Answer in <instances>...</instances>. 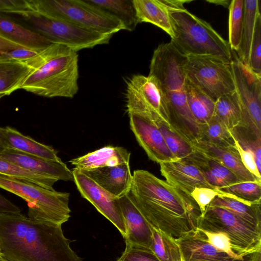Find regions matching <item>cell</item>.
<instances>
[{
    "instance_id": "6da1fadb",
    "label": "cell",
    "mask_w": 261,
    "mask_h": 261,
    "mask_svg": "<svg viewBox=\"0 0 261 261\" xmlns=\"http://www.w3.org/2000/svg\"><path fill=\"white\" fill-rule=\"evenodd\" d=\"M129 192L150 226L175 240L198 228L202 214L192 198L149 171H134Z\"/></svg>"
},
{
    "instance_id": "7a4b0ae2",
    "label": "cell",
    "mask_w": 261,
    "mask_h": 261,
    "mask_svg": "<svg viewBox=\"0 0 261 261\" xmlns=\"http://www.w3.org/2000/svg\"><path fill=\"white\" fill-rule=\"evenodd\" d=\"M61 224L19 213L0 215V255L7 261H83Z\"/></svg>"
},
{
    "instance_id": "3957f363",
    "label": "cell",
    "mask_w": 261,
    "mask_h": 261,
    "mask_svg": "<svg viewBox=\"0 0 261 261\" xmlns=\"http://www.w3.org/2000/svg\"><path fill=\"white\" fill-rule=\"evenodd\" d=\"M187 56L170 41L158 45L153 51L148 75L161 88L169 113L171 130L189 144L199 139L200 126L187 102L184 66Z\"/></svg>"
},
{
    "instance_id": "277c9868",
    "label": "cell",
    "mask_w": 261,
    "mask_h": 261,
    "mask_svg": "<svg viewBox=\"0 0 261 261\" xmlns=\"http://www.w3.org/2000/svg\"><path fill=\"white\" fill-rule=\"evenodd\" d=\"M22 63L31 70L20 89L45 97L72 98L77 93L79 65L76 51L52 43Z\"/></svg>"
},
{
    "instance_id": "5b68a950",
    "label": "cell",
    "mask_w": 261,
    "mask_h": 261,
    "mask_svg": "<svg viewBox=\"0 0 261 261\" xmlns=\"http://www.w3.org/2000/svg\"><path fill=\"white\" fill-rule=\"evenodd\" d=\"M174 37L171 42L187 56H210L231 62L228 42L210 25L185 8L168 7Z\"/></svg>"
},
{
    "instance_id": "8992f818",
    "label": "cell",
    "mask_w": 261,
    "mask_h": 261,
    "mask_svg": "<svg viewBox=\"0 0 261 261\" xmlns=\"http://www.w3.org/2000/svg\"><path fill=\"white\" fill-rule=\"evenodd\" d=\"M7 14L51 43L60 44L76 52L107 44L113 35L50 18L34 11Z\"/></svg>"
},
{
    "instance_id": "52a82bcc",
    "label": "cell",
    "mask_w": 261,
    "mask_h": 261,
    "mask_svg": "<svg viewBox=\"0 0 261 261\" xmlns=\"http://www.w3.org/2000/svg\"><path fill=\"white\" fill-rule=\"evenodd\" d=\"M32 11L77 26L113 35L124 30L122 23L86 0H28Z\"/></svg>"
},
{
    "instance_id": "ba28073f",
    "label": "cell",
    "mask_w": 261,
    "mask_h": 261,
    "mask_svg": "<svg viewBox=\"0 0 261 261\" xmlns=\"http://www.w3.org/2000/svg\"><path fill=\"white\" fill-rule=\"evenodd\" d=\"M0 188L28 204V217L62 224L70 217V194L45 189L35 184L0 174Z\"/></svg>"
},
{
    "instance_id": "9c48e42d",
    "label": "cell",
    "mask_w": 261,
    "mask_h": 261,
    "mask_svg": "<svg viewBox=\"0 0 261 261\" xmlns=\"http://www.w3.org/2000/svg\"><path fill=\"white\" fill-rule=\"evenodd\" d=\"M231 66L241 113V122L234 130L248 137L261 140V76L240 61Z\"/></svg>"
},
{
    "instance_id": "30bf717a",
    "label": "cell",
    "mask_w": 261,
    "mask_h": 261,
    "mask_svg": "<svg viewBox=\"0 0 261 261\" xmlns=\"http://www.w3.org/2000/svg\"><path fill=\"white\" fill-rule=\"evenodd\" d=\"M186 78L214 101L235 91L231 62L210 56H187Z\"/></svg>"
},
{
    "instance_id": "8fae6325",
    "label": "cell",
    "mask_w": 261,
    "mask_h": 261,
    "mask_svg": "<svg viewBox=\"0 0 261 261\" xmlns=\"http://www.w3.org/2000/svg\"><path fill=\"white\" fill-rule=\"evenodd\" d=\"M198 228L225 233L233 246L245 254L260 252L261 229L222 208L207 205L199 219Z\"/></svg>"
},
{
    "instance_id": "7c38bea8",
    "label": "cell",
    "mask_w": 261,
    "mask_h": 261,
    "mask_svg": "<svg viewBox=\"0 0 261 261\" xmlns=\"http://www.w3.org/2000/svg\"><path fill=\"white\" fill-rule=\"evenodd\" d=\"M125 97L127 113L139 114L153 121L156 125L163 124L170 128L167 107L153 77L133 75L127 82Z\"/></svg>"
},
{
    "instance_id": "4fadbf2b",
    "label": "cell",
    "mask_w": 261,
    "mask_h": 261,
    "mask_svg": "<svg viewBox=\"0 0 261 261\" xmlns=\"http://www.w3.org/2000/svg\"><path fill=\"white\" fill-rule=\"evenodd\" d=\"M72 172L73 181L82 196L109 220L124 238L126 231L118 198L100 187L82 170L74 168Z\"/></svg>"
},
{
    "instance_id": "5bb4252c",
    "label": "cell",
    "mask_w": 261,
    "mask_h": 261,
    "mask_svg": "<svg viewBox=\"0 0 261 261\" xmlns=\"http://www.w3.org/2000/svg\"><path fill=\"white\" fill-rule=\"evenodd\" d=\"M129 124L139 145L148 158L160 164L173 159L156 124L147 117L128 112Z\"/></svg>"
},
{
    "instance_id": "9a60e30c",
    "label": "cell",
    "mask_w": 261,
    "mask_h": 261,
    "mask_svg": "<svg viewBox=\"0 0 261 261\" xmlns=\"http://www.w3.org/2000/svg\"><path fill=\"white\" fill-rule=\"evenodd\" d=\"M159 164L166 181L190 198L196 187L216 189L207 181L201 171L187 160L172 159Z\"/></svg>"
},
{
    "instance_id": "2e32d148",
    "label": "cell",
    "mask_w": 261,
    "mask_h": 261,
    "mask_svg": "<svg viewBox=\"0 0 261 261\" xmlns=\"http://www.w3.org/2000/svg\"><path fill=\"white\" fill-rule=\"evenodd\" d=\"M0 158L32 172L64 181H73L71 171L61 160H51L6 148Z\"/></svg>"
},
{
    "instance_id": "e0dca14e",
    "label": "cell",
    "mask_w": 261,
    "mask_h": 261,
    "mask_svg": "<svg viewBox=\"0 0 261 261\" xmlns=\"http://www.w3.org/2000/svg\"><path fill=\"white\" fill-rule=\"evenodd\" d=\"M118 200L126 231L125 242L149 248L152 228L135 204L130 192Z\"/></svg>"
},
{
    "instance_id": "ac0fdd59",
    "label": "cell",
    "mask_w": 261,
    "mask_h": 261,
    "mask_svg": "<svg viewBox=\"0 0 261 261\" xmlns=\"http://www.w3.org/2000/svg\"><path fill=\"white\" fill-rule=\"evenodd\" d=\"M189 144L194 150L204 157L230 170L241 180H260L246 169L235 147L218 145L200 139Z\"/></svg>"
},
{
    "instance_id": "d6986e66",
    "label": "cell",
    "mask_w": 261,
    "mask_h": 261,
    "mask_svg": "<svg viewBox=\"0 0 261 261\" xmlns=\"http://www.w3.org/2000/svg\"><path fill=\"white\" fill-rule=\"evenodd\" d=\"M82 171L118 198L127 194L130 190L133 175L129 164Z\"/></svg>"
},
{
    "instance_id": "ffe728a7",
    "label": "cell",
    "mask_w": 261,
    "mask_h": 261,
    "mask_svg": "<svg viewBox=\"0 0 261 261\" xmlns=\"http://www.w3.org/2000/svg\"><path fill=\"white\" fill-rule=\"evenodd\" d=\"M130 153L122 147L108 145L73 159L72 165L82 171L129 164Z\"/></svg>"
},
{
    "instance_id": "44dd1931",
    "label": "cell",
    "mask_w": 261,
    "mask_h": 261,
    "mask_svg": "<svg viewBox=\"0 0 261 261\" xmlns=\"http://www.w3.org/2000/svg\"><path fill=\"white\" fill-rule=\"evenodd\" d=\"M0 35L24 48L35 50H42L52 43L4 13H0Z\"/></svg>"
},
{
    "instance_id": "7402d4cb",
    "label": "cell",
    "mask_w": 261,
    "mask_h": 261,
    "mask_svg": "<svg viewBox=\"0 0 261 261\" xmlns=\"http://www.w3.org/2000/svg\"><path fill=\"white\" fill-rule=\"evenodd\" d=\"M0 140L5 149H11L48 160H61L52 147L39 143L10 126L0 127Z\"/></svg>"
},
{
    "instance_id": "603a6c76",
    "label": "cell",
    "mask_w": 261,
    "mask_h": 261,
    "mask_svg": "<svg viewBox=\"0 0 261 261\" xmlns=\"http://www.w3.org/2000/svg\"><path fill=\"white\" fill-rule=\"evenodd\" d=\"M185 261H240L193 232L177 241Z\"/></svg>"
},
{
    "instance_id": "cb8c5ba5",
    "label": "cell",
    "mask_w": 261,
    "mask_h": 261,
    "mask_svg": "<svg viewBox=\"0 0 261 261\" xmlns=\"http://www.w3.org/2000/svg\"><path fill=\"white\" fill-rule=\"evenodd\" d=\"M185 160L196 166L201 171L207 181L216 189L242 181L227 168L204 157L195 150L194 152Z\"/></svg>"
},
{
    "instance_id": "d4e9b609",
    "label": "cell",
    "mask_w": 261,
    "mask_h": 261,
    "mask_svg": "<svg viewBox=\"0 0 261 261\" xmlns=\"http://www.w3.org/2000/svg\"><path fill=\"white\" fill-rule=\"evenodd\" d=\"M133 3L139 23H151L173 38L169 10L162 0H133Z\"/></svg>"
},
{
    "instance_id": "484cf974",
    "label": "cell",
    "mask_w": 261,
    "mask_h": 261,
    "mask_svg": "<svg viewBox=\"0 0 261 261\" xmlns=\"http://www.w3.org/2000/svg\"><path fill=\"white\" fill-rule=\"evenodd\" d=\"M209 205L222 208L244 222L261 229L260 202L247 203L225 193L224 195L217 196Z\"/></svg>"
},
{
    "instance_id": "4316f807",
    "label": "cell",
    "mask_w": 261,
    "mask_h": 261,
    "mask_svg": "<svg viewBox=\"0 0 261 261\" xmlns=\"http://www.w3.org/2000/svg\"><path fill=\"white\" fill-rule=\"evenodd\" d=\"M106 13L119 20L124 30L132 31L139 21L133 0H86Z\"/></svg>"
},
{
    "instance_id": "83f0119b",
    "label": "cell",
    "mask_w": 261,
    "mask_h": 261,
    "mask_svg": "<svg viewBox=\"0 0 261 261\" xmlns=\"http://www.w3.org/2000/svg\"><path fill=\"white\" fill-rule=\"evenodd\" d=\"M186 94L189 109L199 126L209 121L214 113L215 101L187 78Z\"/></svg>"
},
{
    "instance_id": "f1b7e54d",
    "label": "cell",
    "mask_w": 261,
    "mask_h": 261,
    "mask_svg": "<svg viewBox=\"0 0 261 261\" xmlns=\"http://www.w3.org/2000/svg\"><path fill=\"white\" fill-rule=\"evenodd\" d=\"M259 14V0H244V18L242 39L237 53L238 60L246 66L248 65L255 24Z\"/></svg>"
},
{
    "instance_id": "f546056e",
    "label": "cell",
    "mask_w": 261,
    "mask_h": 261,
    "mask_svg": "<svg viewBox=\"0 0 261 261\" xmlns=\"http://www.w3.org/2000/svg\"><path fill=\"white\" fill-rule=\"evenodd\" d=\"M31 69L19 62H0V94L9 95L20 89Z\"/></svg>"
},
{
    "instance_id": "4dcf8cb0",
    "label": "cell",
    "mask_w": 261,
    "mask_h": 261,
    "mask_svg": "<svg viewBox=\"0 0 261 261\" xmlns=\"http://www.w3.org/2000/svg\"><path fill=\"white\" fill-rule=\"evenodd\" d=\"M213 116L230 131L239 127L241 122V113L236 91L223 95L215 101Z\"/></svg>"
},
{
    "instance_id": "1f68e13d",
    "label": "cell",
    "mask_w": 261,
    "mask_h": 261,
    "mask_svg": "<svg viewBox=\"0 0 261 261\" xmlns=\"http://www.w3.org/2000/svg\"><path fill=\"white\" fill-rule=\"evenodd\" d=\"M0 174L30 182L50 190H54L53 186L58 180L56 178L28 170L1 158Z\"/></svg>"
},
{
    "instance_id": "d6a6232c",
    "label": "cell",
    "mask_w": 261,
    "mask_h": 261,
    "mask_svg": "<svg viewBox=\"0 0 261 261\" xmlns=\"http://www.w3.org/2000/svg\"><path fill=\"white\" fill-rule=\"evenodd\" d=\"M199 139L218 145L235 147V137L232 131L214 116L200 126Z\"/></svg>"
},
{
    "instance_id": "836d02e7",
    "label": "cell",
    "mask_w": 261,
    "mask_h": 261,
    "mask_svg": "<svg viewBox=\"0 0 261 261\" xmlns=\"http://www.w3.org/2000/svg\"><path fill=\"white\" fill-rule=\"evenodd\" d=\"M160 261H180L182 254L177 241L152 228L150 248Z\"/></svg>"
},
{
    "instance_id": "e575fe53",
    "label": "cell",
    "mask_w": 261,
    "mask_h": 261,
    "mask_svg": "<svg viewBox=\"0 0 261 261\" xmlns=\"http://www.w3.org/2000/svg\"><path fill=\"white\" fill-rule=\"evenodd\" d=\"M228 8V43L231 50L237 52L242 39L244 18V0L231 1Z\"/></svg>"
},
{
    "instance_id": "d590c367",
    "label": "cell",
    "mask_w": 261,
    "mask_h": 261,
    "mask_svg": "<svg viewBox=\"0 0 261 261\" xmlns=\"http://www.w3.org/2000/svg\"><path fill=\"white\" fill-rule=\"evenodd\" d=\"M216 189L245 202L257 203L261 202V180L239 181Z\"/></svg>"
},
{
    "instance_id": "8d00e7d4",
    "label": "cell",
    "mask_w": 261,
    "mask_h": 261,
    "mask_svg": "<svg viewBox=\"0 0 261 261\" xmlns=\"http://www.w3.org/2000/svg\"><path fill=\"white\" fill-rule=\"evenodd\" d=\"M173 159L186 160L191 156L194 150L183 138L163 124L157 125Z\"/></svg>"
},
{
    "instance_id": "74e56055",
    "label": "cell",
    "mask_w": 261,
    "mask_h": 261,
    "mask_svg": "<svg viewBox=\"0 0 261 261\" xmlns=\"http://www.w3.org/2000/svg\"><path fill=\"white\" fill-rule=\"evenodd\" d=\"M247 67L253 73L261 76V14L256 20Z\"/></svg>"
},
{
    "instance_id": "f35d334b",
    "label": "cell",
    "mask_w": 261,
    "mask_h": 261,
    "mask_svg": "<svg viewBox=\"0 0 261 261\" xmlns=\"http://www.w3.org/2000/svg\"><path fill=\"white\" fill-rule=\"evenodd\" d=\"M125 244L124 251L116 261H160L150 248Z\"/></svg>"
},
{
    "instance_id": "ab89813d",
    "label": "cell",
    "mask_w": 261,
    "mask_h": 261,
    "mask_svg": "<svg viewBox=\"0 0 261 261\" xmlns=\"http://www.w3.org/2000/svg\"><path fill=\"white\" fill-rule=\"evenodd\" d=\"M225 194L224 192L217 189L196 187L191 192L190 196L199 207L202 215L206 206L217 196Z\"/></svg>"
},
{
    "instance_id": "60d3db41",
    "label": "cell",
    "mask_w": 261,
    "mask_h": 261,
    "mask_svg": "<svg viewBox=\"0 0 261 261\" xmlns=\"http://www.w3.org/2000/svg\"><path fill=\"white\" fill-rule=\"evenodd\" d=\"M235 147L238 150L242 164L246 169L257 179L261 180V174L257 169L252 150L242 146L235 137Z\"/></svg>"
},
{
    "instance_id": "b9f144b4",
    "label": "cell",
    "mask_w": 261,
    "mask_h": 261,
    "mask_svg": "<svg viewBox=\"0 0 261 261\" xmlns=\"http://www.w3.org/2000/svg\"><path fill=\"white\" fill-rule=\"evenodd\" d=\"M40 50L19 48L6 51H0V62H22L34 57Z\"/></svg>"
},
{
    "instance_id": "7bdbcfd3",
    "label": "cell",
    "mask_w": 261,
    "mask_h": 261,
    "mask_svg": "<svg viewBox=\"0 0 261 261\" xmlns=\"http://www.w3.org/2000/svg\"><path fill=\"white\" fill-rule=\"evenodd\" d=\"M32 11L28 0H0V13L17 14Z\"/></svg>"
},
{
    "instance_id": "ee69618b",
    "label": "cell",
    "mask_w": 261,
    "mask_h": 261,
    "mask_svg": "<svg viewBox=\"0 0 261 261\" xmlns=\"http://www.w3.org/2000/svg\"><path fill=\"white\" fill-rule=\"evenodd\" d=\"M21 209L0 194V215L21 213Z\"/></svg>"
},
{
    "instance_id": "f6af8a7d",
    "label": "cell",
    "mask_w": 261,
    "mask_h": 261,
    "mask_svg": "<svg viewBox=\"0 0 261 261\" xmlns=\"http://www.w3.org/2000/svg\"><path fill=\"white\" fill-rule=\"evenodd\" d=\"M19 48H24L11 42L0 35V51H6Z\"/></svg>"
},
{
    "instance_id": "bcb514c9",
    "label": "cell",
    "mask_w": 261,
    "mask_h": 261,
    "mask_svg": "<svg viewBox=\"0 0 261 261\" xmlns=\"http://www.w3.org/2000/svg\"><path fill=\"white\" fill-rule=\"evenodd\" d=\"M210 3H214L216 5H222L223 6H224L225 7H228L230 3V1H207Z\"/></svg>"
},
{
    "instance_id": "7dc6e473",
    "label": "cell",
    "mask_w": 261,
    "mask_h": 261,
    "mask_svg": "<svg viewBox=\"0 0 261 261\" xmlns=\"http://www.w3.org/2000/svg\"><path fill=\"white\" fill-rule=\"evenodd\" d=\"M4 147L3 145V144L0 140V152L2 151L4 149Z\"/></svg>"
},
{
    "instance_id": "c3c4849f",
    "label": "cell",
    "mask_w": 261,
    "mask_h": 261,
    "mask_svg": "<svg viewBox=\"0 0 261 261\" xmlns=\"http://www.w3.org/2000/svg\"><path fill=\"white\" fill-rule=\"evenodd\" d=\"M0 261H7L0 255Z\"/></svg>"
},
{
    "instance_id": "681fc988",
    "label": "cell",
    "mask_w": 261,
    "mask_h": 261,
    "mask_svg": "<svg viewBox=\"0 0 261 261\" xmlns=\"http://www.w3.org/2000/svg\"><path fill=\"white\" fill-rule=\"evenodd\" d=\"M4 96H5V95H3V94H0V99L2 98Z\"/></svg>"
},
{
    "instance_id": "f907efd6",
    "label": "cell",
    "mask_w": 261,
    "mask_h": 261,
    "mask_svg": "<svg viewBox=\"0 0 261 261\" xmlns=\"http://www.w3.org/2000/svg\"><path fill=\"white\" fill-rule=\"evenodd\" d=\"M180 261H185L182 257H182H181V260Z\"/></svg>"
}]
</instances>
